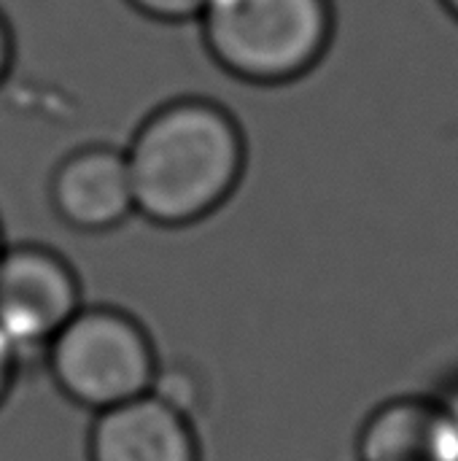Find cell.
Here are the masks:
<instances>
[{"label": "cell", "mask_w": 458, "mask_h": 461, "mask_svg": "<svg viewBox=\"0 0 458 461\" xmlns=\"http://www.w3.org/2000/svg\"><path fill=\"white\" fill-rule=\"evenodd\" d=\"M124 157L135 213L154 224L184 227L229 200L246 170V138L219 103L181 97L138 127Z\"/></svg>", "instance_id": "obj_1"}, {"label": "cell", "mask_w": 458, "mask_h": 461, "mask_svg": "<svg viewBox=\"0 0 458 461\" xmlns=\"http://www.w3.org/2000/svg\"><path fill=\"white\" fill-rule=\"evenodd\" d=\"M213 59L251 84L305 76L329 49L332 0H211L200 16Z\"/></svg>", "instance_id": "obj_2"}, {"label": "cell", "mask_w": 458, "mask_h": 461, "mask_svg": "<svg viewBox=\"0 0 458 461\" xmlns=\"http://www.w3.org/2000/svg\"><path fill=\"white\" fill-rule=\"evenodd\" d=\"M46 362L59 392L94 413L148 394L159 370L146 327L111 305L81 308L46 346Z\"/></svg>", "instance_id": "obj_3"}, {"label": "cell", "mask_w": 458, "mask_h": 461, "mask_svg": "<svg viewBox=\"0 0 458 461\" xmlns=\"http://www.w3.org/2000/svg\"><path fill=\"white\" fill-rule=\"evenodd\" d=\"M81 308L78 276L54 249L5 246L0 257V330L19 351L46 348Z\"/></svg>", "instance_id": "obj_4"}, {"label": "cell", "mask_w": 458, "mask_h": 461, "mask_svg": "<svg viewBox=\"0 0 458 461\" xmlns=\"http://www.w3.org/2000/svg\"><path fill=\"white\" fill-rule=\"evenodd\" d=\"M86 456L89 461H202L189 413L154 392L97 413Z\"/></svg>", "instance_id": "obj_5"}, {"label": "cell", "mask_w": 458, "mask_h": 461, "mask_svg": "<svg viewBox=\"0 0 458 461\" xmlns=\"http://www.w3.org/2000/svg\"><path fill=\"white\" fill-rule=\"evenodd\" d=\"M57 216L78 232H108L135 213L127 157L111 146L67 154L51 178Z\"/></svg>", "instance_id": "obj_6"}, {"label": "cell", "mask_w": 458, "mask_h": 461, "mask_svg": "<svg viewBox=\"0 0 458 461\" xmlns=\"http://www.w3.org/2000/svg\"><path fill=\"white\" fill-rule=\"evenodd\" d=\"M356 461H458V432L445 400L394 397L359 429Z\"/></svg>", "instance_id": "obj_7"}, {"label": "cell", "mask_w": 458, "mask_h": 461, "mask_svg": "<svg viewBox=\"0 0 458 461\" xmlns=\"http://www.w3.org/2000/svg\"><path fill=\"white\" fill-rule=\"evenodd\" d=\"M127 3L159 22H189V19H200L211 0H127Z\"/></svg>", "instance_id": "obj_8"}, {"label": "cell", "mask_w": 458, "mask_h": 461, "mask_svg": "<svg viewBox=\"0 0 458 461\" xmlns=\"http://www.w3.org/2000/svg\"><path fill=\"white\" fill-rule=\"evenodd\" d=\"M19 348L5 338V332L0 330V405L5 402L13 378H16V367H19Z\"/></svg>", "instance_id": "obj_9"}, {"label": "cell", "mask_w": 458, "mask_h": 461, "mask_svg": "<svg viewBox=\"0 0 458 461\" xmlns=\"http://www.w3.org/2000/svg\"><path fill=\"white\" fill-rule=\"evenodd\" d=\"M11 62H13V35H11L5 16L0 14V84L5 81V76L11 70Z\"/></svg>", "instance_id": "obj_10"}, {"label": "cell", "mask_w": 458, "mask_h": 461, "mask_svg": "<svg viewBox=\"0 0 458 461\" xmlns=\"http://www.w3.org/2000/svg\"><path fill=\"white\" fill-rule=\"evenodd\" d=\"M445 400V405H448V411H451V416H454V424H456V432H458V386L448 394V397H443Z\"/></svg>", "instance_id": "obj_11"}, {"label": "cell", "mask_w": 458, "mask_h": 461, "mask_svg": "<svg viewBox=\"0 0 458 461\" xmlns=\"http://www.w3.org/2000/svg\"><path fill=\"white\" fill-rule=\"evenodd\" d=\"M443 5H445V8H448V11H451V14L458 19V0H443Z\"/></svg>", "instance_id": "obj_12"}, {"label": "cell", "mask_w": 458, "mask_h": 461, "mask_svg": "<svg viewBox=\"0 0 458 461\" xmlns=\"http://www.w3.org/2000/svg\"><path fill=\"white\" fill-rule=\"evenodd\" d=\"M3 251H5V243H3V232H0V257H3Z\"/></svg>", "instance_id": "obj_13"}]
</instances>
